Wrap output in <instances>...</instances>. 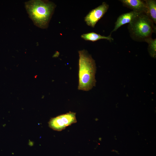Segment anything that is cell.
Returning a JSON list of instances; mask_svg holds the SVG:
<instances>
[{
    "label": "cell",
    "mask_w": 156,
    "mask_h": 156,
    "mask_svg": "<svg viewBox=\"0 0 156 156\" xmlns=\"http://www.w3.org/2000/svg\"><path fill=\"white\" fill-rule=\"evenodd\" d=\"M25 6L34 24L45 29L48 27L56 5L48 0H31L25 2Z\"/></svg>",
    "instance_id": "6da1fadb"
},
{
    "label": "cell",
    "mask_w": 156,
    "mask_h": 156,
    "mask_svg": "<svg viewBox=\"0 0 156 156\" xmlns=\"http://www.w3.org/2000/svg\"><path fill=\"white\" fill-rule=\"evenodd\" d=\"M78 53V89L88 91L95 85L96 64L94 60L86 50L79 51Z\"/></svg>",
    "instance_id": "7a4b0ae2"
},
{
    "label": "cell",
    "mask_w": 156,
    "mask_h": 156,
    "mask_svg": "<svg viewBox=\"0 0 156 156\" xmlns=\"http://www.w3.org/2000/svg\"><path fill=\"white\" fill-rule=\"evenodd\" d=\"M153 21L146 14L141 13L129 23L128 29L131 38L138 42H145L151 38L156 27Z\"/></svg>",
    "instance_id": "3957f363"
},
{
    "label": "cell",
    "mask_w": 156,
    "mask_h": 156,
    "mask_svg": "<svg viewBox=\"0 0 156 156\" xmlns=\"http://www.w3.org/2000/svg\"><path fill=\"white\" fill-rule=\"evenodd\" d=\"M77 122L75 113L70 112L51 118L48 124L49 127L53 129L60 131Z\"/></svg>",
    "instance_id": "277c9868"
},
{
    "label": "cell",
    "mask_w": 156,
    "mask_h": 156,
    "mask_svg": "<svg viewBox=\"0 0 156 156\" xmlns=\"http://www.w3.org/2000/svg\"><path fill=\"white\" fill-rule=\"evenodd\" d=\"M109 7V5L103 2L101 5L90 11L85 17L87 25L94 27L98 21L107 12Z\"/></svg>",
    "instance_id": "5b68a950"
},
{
    "label": "cell",
    "mask_w": 156,
    "mask_h": 156,
    "mask_svg": "<svg viewBox=\"0 0 156 156\" xmlns=\"http://www.w3.org/2000/svg\"><path fill=\"white\" fill-rule=\"evenodd\" d=\"M123 5L140 13L147 14V7L144 0H121Z\"/></svg>",
    "instance_id": "8992f818"
},
{
    "label": "cell",
    "mask_w": 156,
    "mask_h": 156,
    "mask_svg": "<svg viewBox=\"0 0 156 156\" xmlns=\"http://www.w3.org/2000/svg\"><path fill=\"white\" fill-rule=\"evenodd\" d=\"M141 13L133 11L123 14L118 18L115 23L114 28L111 31L110 34L116 31L122 25L130 23L134 19Z\"/></svg>",
    "instance_id": "52a82bcc"
},
{
    "label": "cell",
    "mask_w": 156,
    "mask_h": 156,
    "mask_svg": "<svg viewBox=\"0 0 156 156\" xmlns=\"http://www.w3.org/2000/svg\"><path fill=\"white\" fill-rule=\"evenodd\" d=\"M81 38L87 41L95 42L101 39L107 40L110 42L114 40L111 37V34L107 36H102L94 32H90L82 34Z\"/></svg>",
    "instance_id": "ba28073f"
},
{
    "label": "cell",
    "mask_w": 156,
    "mask_h": 156,
    "mask_svg": "<svg viewBox=\"0 0 156 156\" xmlns=\"http://www.w3.org/2000/svg\"><path fill=\"white\" fill-rule=\"evenodd\" d=\"M147 7L146 15L156 23V1L155 0H144Z\"/></svg>",
    "instance_id": "9c48e42d"
},
{
    "label": "cell",
    "mask_w": 156,
    "mask_h": 156,
    "mask_svg": "<svg viewBox=\"0 0 156 156\" xmlns=\"http://www.w3.org/2000/svg\"><path fill=\"white\" fill-rule=\"evenodd\" d=\"M145 42L148 44V50L150 55L152 57H156V39L150 38L146 39Z\"/></svg>",
    "instance_id": "30bf717a"
}]
</instances>
